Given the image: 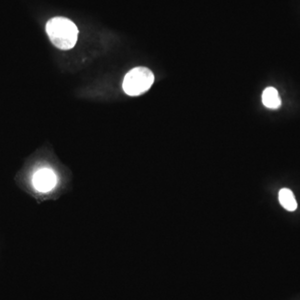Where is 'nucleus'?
Returning a JSON list of instances; mask_svg holds the SVG:
<instances>
[{
    "mask_svg": "<svg viewBox=\"0 0 300 300\" xmlns=\"http://www.w3.org/2000/svg\"><path fill=\"white\" fill-rule=\"evenodd\" d=\"M278 200L280 204L288 211H294L297 208V201L295 200L294 195L288 188H282L278 194Z\"/></svg>",
    "mask_w": 300,
    "mask_h": 300,
    "instance_id": "obj_5",
    "label": "nucleus"
},
{
    "mask_svg": "<svg viewBox=\"0 0 300 300\" xmlns=\"http://www.w3.org/2000/svg\"><path fill=\"white\" fill-rule=\"evenodd\" d=\"M57 178L52 170L42 168L35 172L32 177V184L35 188L42 192H50L55 187Z\"/></svg>",
    "mask_w": 300,
    "mask_h": 300,
    "instance_id": "obj_3",
    "label": "nucleus"
},
{
    "mask_svg": "<svg viewBox=\"0 0 300 300\" xmlns=\"http://www.w3.org/2000/svg\"><path fill=\"white\" fill-rule=\"evenodd\" d=\"M262 102L265 107L271 110H277L281 106V98H280L277 90L274 87H268L265 88L262 92Z\"/></svg>",
    "mask_w": 300,
    "mask_h": 300,
    "instance_id": "obj_4",
    "label": "nucleus"
},
{
    "mask_svg": "<svg viewBox=\"0 0 300 300\" xmlns=\"http://www.w3.org/2000/svg\"><path fill=\"white\" fill-rule=\"evenodd\" d=\"M154 82V75L146 67H137L125 75L122 88L130 96H138L147 92Z\"/></svg>",
    "mask_w": 300,
    "mask_h": 300,
    "instance_id": "obj_2",
    "label": "nucleus"
},
{
    "mask_svg": "<svg viewBox=\"0 0 300 300\" xmlns=\"http://www.w3.org/2000/svg\"><path fill=\"white\" fill-rule=\"evenodd\" d=\"M46 32L52 44L60 50H71L77 42L78 30L67 18L55 17L48 20Z\"/></svg>",
    "mask_w": 300,
    "mask_h": 300,
    "instance_id": "obj_1",
    "label": "nucleus"
}]
</instances>
